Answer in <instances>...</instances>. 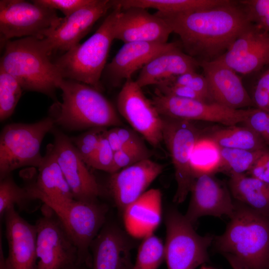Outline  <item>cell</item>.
Wrapping results in <instances>:
<instances>
[{
    "label": "cell",
    "instance_id": "cell-5",
    "mask_svg": "<svg viewBox=\"0 0 269 269\" xmlns=\"http://www.w3.org/2000/svg\"><path fill=\"white\" fill-rule=\"evenodd\" d=\"M120 8L114 5L91 37L54 62L63 79L86 84L100 91V79L112 42L115 39L114 27Z\"/></svg>",
    "mask_w": 269,
    "mask_h": 269
},
{
    "label": "cell",
    "instance_id": "cell-27",
    "mask_svg": "<svg viewBox=\"0 0 269 269\" xmlns=\"http://www.w3.org/2000/svg\"><path fill=\"white\" fill-rule=\"evenodd\" d=\"M229 187L240 203L264 215H269V184L245 174L230 176Z\"/></svg>",
    "mask_w": 269,
    "mask_h": 269
},
{
    "label": "cell",
    "instance_id": "cell-11",
    "mask_svg": "<svg viewBox=\"0 0 269 269\" xmlns=\"http://www.w3.org/2000/svg\"><path fill=\"white\" fill-rule=\"evenodd\" d=\"M162 118L163 142L171 156L177 183L173 200L181 203L190 193L195 179L191 156L199 134L192 121Z\"/></svg>",
    "mask_w": 269,
    "mask_h": 269
},
{
    "label": "cell",
    "instance_id": "cell-40",
    "mask_svg": "<svg viewBox=\"0 0 269 269\" xmlns=\"http://www.w3.org/2000/svg\"><path fill=\"white\" fill-rule=\"evenodd\" d=\"M174 83L189 87L203 95L210 102H212L206 79L204 75L200 74L196 71L186 72L165 83Z\"/></svg>",
    "mask_w": 269,
    "mask_h": 269
},
{
    "label": "cell",
    "instance_id": "cell-49",
    "mask_svg": "<svg viewBox=\"0 0 269 269\" xmlns=\"http://www.w3.org/2000/svg\"><path fill=\"white\" fill-rule=\"evenodd\" d=\"M200 269H214L212 268H210V267H206V266H203Z\"/></svg>",
    "mask_w": 269,
    "mask_h": 269
},
{
    "label": "cell",
    "instance_id": "cell-48",
    "mask_svg": "<svg viewBox=\"0 0 269 269\" xmlns=\"http://www.w3.org/2000/svg\"><path fill=\"white\" fill-rule=\"evenodd\" d=\"M87 268H88L85 266L76 265L69 267L68 268L66 269H87Z\"/></svg>",
    "mask_w": 269,
    "mask_h": 269
},
{
    "label": "cell",
    "instance_id": "cell-30",
    "mask_svg": "<svg viewBox=\"0 0 269 269\" xmlns=\"http://www.w3.org/2000/svg\"><path fill=\"white\" fill-rule=\"evenodd\" d=\"M221 164V147L210 137H199L191 156V168L195 178L219 171Z\"/></svg>",
    "mask_w": 269,
    "mask_h": 269
},
{
    "label": "cell",
    "instance_id": "cell-34",
    "mask_svg": "<svg viewBox=\"0 0 269 269\" xmlns=\"http://www.w3.org/2000/svg\"><path fill=\"white\" fill-rule=\"evenodd\" d=\"M33 200L27 187L17 185L12 177L6 176L0 182V216H3L5 212L15 205L22 204L27 200Z\"/></svg>",
    "mask_w": 269,
    "mask_h": 269
},
{
    "label": "cell",
    "instance_id": "cell-29",
    "mask_svg": "<svg viewBox=\"0 0 269 269\" xmlns=\"http://www.w3.org/2000/svg\"><path fill=\"white\" fill-rule=\"evenodd\" d=\"M210 137L221 147L248 150L266 149L264 140L247 126L219 129L213 132Z\"/></svg>",
    "mask_w": 269,
    "mask_h": 269
},
{
    "label": "cell",
    "instance_id": "cell-10",
    "mask_svg": "<svg viewBox=\"0 0 269 269\" xmlns=\"http://www.w3.org/2000/svg\"><path fill=\"white\" fill-rule=\"evenodd\" d=\"M42 214L34 224L37 269H66L79 265L77 248L54 211L44 204Z\"/></svg>",
    "mask_w": 269,
    "mask_h": 269
},
{
    "label": "cell",
    "instance_id": "cell-12",
    "mask_svg": "<svg viewBox=\"0 0 269 269\" xmlns=\"http://www.w3.org/2000/svg\"><path fill=\"white\" fill-rule=\"evenodd\" d=\"M150 100L161 117L218 123L229 127L244 123L253 110L233 109L215 103L180 98L156 91Z\"/></svg>",
    "mask_w": 269,
    "mask_h": 269
},
{
    "label": "cell",
    "instance_id": "cell-22",
    "mask_svg": "<svg viewBox=\"0 0 269 269\" xmlns=\"http://www.w3.org/2000/svg\"><path fill=\"white\" fill-rule=\"evenodd\" d=\"M133 241L117 225L105 223L90 246L92 269H132Z\"/></svg>",
    "mask_w": 269,
    "mask_h": 269
},
{
    "label": "cell",
    "instance_id": "cell-37",
    "mask_svg": "<svg viewBox=\"0 0 269 269\" xmlns=\"http://www.w3.org/2000/svg\"><path fill=\"white\" fill-rule=\"evenodd\" d=\"M251 22L269 33V0L238 1Z\"/></svg>",
    "mask_w": 269,
    "mask_h": 269
},
{
    "label": "cell",
    "instance_id": "cell-21",
    "mask_svg": "<svg viewBox=\"0 0 269 269\" xmlns=\"http://www.w3.org/2000/svg\"><path fill=\"white\" fill-rule=\"evenodd\" d=\"M212 102L239 110L254 105L237 73L218 59L200 62Z\"/></svg>",
    "mask_w": 269,
    "mask_h": 269
},
{
    "label": "cell",
    "instance_id": "cell-17",
    "mask_svg": "<svg viewBox=\"0 0 269 269\" xmlns=\"http://www.w3.org/2000/svg\"><path fill=\"white\" fill-rule=\"evenodd\" d=\"M217 59L236 73L259 71L269 64V33L252 23Z\"/></svg>",
    "mask_w": 269,
    "mask_h": 269
},
{
    "label": "cell",
    "instance_id": "cell-47",
    "mask_svg": "<svg viewBox=\"0 0 269 269\" xmlns=\"http://www.w3.org/2000/svg\"><path fill=\"white\" fill-rule=\"evenodd\" d=\"M257 84L264 88L269 94V68L262 74Z\"/></svg>",
    "mask_w": 269,
    "mask_h": 269
},
{
    "label": "cell",
    "instance_id": "cell-1",
    "mask_svg": "<svg viewBox=\"0 0 269 269\" xmlns=\"http://www.w3.org/2000/svg\"><path fill=\"white\" fill-rule=\"evenodd\" d=\"M156 15L178 34L185 53L198 60L210 61L224 54L251 24L241 5L232 0L217 6L178 14Z\"/></svg>",
    "mask_w": 269,
    "mask_h": 269
},
{
    "label": "cell",
    "instance_id": "cell-3",
    "mask_svg": "<svg viewBox=\"0 0 269 269\" xmlns=\"http://www.w3.org/2000/svg\"><path fill=\"white\" fill-rule=\"evenodd\" d=\"M225 232L215 237L217 249L232 255L249 269H269V218L242 204H236Z\"/></svg>",
    "mask_w": 269,
    "mask_h": 269
},
{
    "label": "cell",
    "instance_id": "cell-41",
    "mask_svg": "<svg viewBox=\"0 0 269 269\" xmlns=\"http://www.w3.org/2000/svg\"><path fill=\"white\" fill-rule=\"evenodd\" d=\"M247 126L259 134L269 145V113L254 108L244 122Z\"/></svg>",
    "mask_w": 269,
    "mask_h": 269
},
{
    "label": "cell",
    "instance_id": "cell-43",
    "mask_svg": "<svg viewBox=\"0 0 269 269\" xmlns=\"http://www.w3.org/2000/svg\"><path fill=\"white\" fill-rule=\"evenodd\" d=\"M156 91L163 95L210 102L203 95L183 85L167 83L156 86Z\"/></svg>",
    "mask_w": 269,
    "mask_h": 269
},
{
    "label": "cell",
    "instance_id": "cell-9",
    "mask_svg": "<svg viewBox=\"0 0 269 269\" xmlns=\"http://www.w3.org/2000/svg\"><path fill=\"white\" fill-rule=\"evenodd\" d=\"M62 17L56 10L32 1L0 0V43L12 38L47 37L60 24Z\"/></svg>",
    "mask_w": 269,
    "mask_h": 269
},
{
    "label": "cell",
    "instance_id": "cell-36",
    "mask_svg": "<svg viewBox=\"0 0 269 269\" xmlns=\"http://www.w3.org/2000/svg\"><path fill=\"white\" fill-rule=\"evenodd\" d=\"M150 152L144 143L132 145L114 153L111 174L132 165L145 159L150 158Z\"/></svg>",
    "mask_w": 269,
    "mask_h": 269
},
{
    "label": "cell",
    "instance_id": "cell-19",
    "mask_svg": "<svg viewBox=\"0 0 269 269\" xmlns=\"http://www.w3.org/2000/svg\"><path fill=\"white\" fill-rule=\"evenodd\" d=\"M190 192V201L184 216L193 225L203 216L230 217L235 211L236 204L230 192L212 174L196 177Z\"/></svg>",
    "mask_w": 269,
    "mask_h": 269
},
{
    "label": "cell",
    "instance_id": "cell-25",
    "mask_svg": "<svg viewBox=\"0 0 269 269\" xmlns=\"http://www.w3.org/2000/svg\"><path fill=\"white\" fill-rule=\"evenodd\" d=\"M37 168L36 181L27 186L33 200L60 204L74 199L50 144Z\"/></svg>",
    "mask_w": 269,
    "mask_h": 269
},
{
    "label": "cell",
    "instance_id": "cell-16",
    "mask_svg": "<svg viewBox=\"0 0 269 269\" xmlns=\"http://www.w3.org/2000/svg\"><path fill=\"white\" fill-rule=\"evenodd\" d=\"M114 7L113 0H95L71 15L62 17L58 26L42 39L49 55L66 52L79 44L93 25Z\"/></svg>",
    "mask_w": 269,
    "mask_h": 269
},
{
    "label": "cell",
    "instance_id": "cell-38",
    "mask_svg": "<svg viewBox=\"0 0 269 269\" xmlns=\"http://www.w3.org/2000/svg\"><path fill=\"white\" fill-rule=\"evenodd\" d=\"M106 136L114 152L132 145L144 143L133 131L120 127L107 130Z\"/></svg>",
    "mask_w": 269,
    "mask_h": 269
},
{
    "label": "cell",
    "instance_id": "cell-23",
    "mask_svg": "<svg viewBox=\"0 0 269 269\" xmlns=\"http://www.w3.org/2000/svg\"><path fill=\"white\" fill-rule=\"evenodd\" d=\"M178 43L131 42L125 43L105 69L111 83L116 86L131 79L134 73L141 69L153 57Z\"/></svg>",
    "mask_w": 269,
    "mask_h": 269
},
{
    "label": "cell",
    "instance_id": "cell-4",
    "mask_svg": "<svg viewBox=\"0 0 269 269\" xmlns=\"http://www.w3.org/2000/svg\"><path fill=\"white\" fill-rule=\"evenodd\" d=\"M4 45L0 68L13 76L23 90L53 97L63 78L42 39L26 37L9 40Z\"/></svg>",
    "mask_w": 269,
    "mask_h": 269
},
{
    "label": "cell",
    "instance_id": "cell-39",
    "mask_svg": "<svg viewBox=\"0 0 269 269\" xmlns=\"http://www.w3.org/2000/svg\"><path fill=\"white\" fill-rule=\"evenodd\" d=\"M102 136L99 147L87 165L95 169L111 173L115 152L106 136V131Z\"/></svg>",
    "mask_w": 269,
    "mask_h": 269
},
{
    "label": "cell",
    "instance_id": "cell-28",
    "mask_svg": "<svg viewBox=\"0 0 269 269\" xmlns=\"http://www.w3.org/2000/svg\"><path fill=\"white\" fill-rule=\"evenodd\" d=\"M227 0H119L115 5L122 9L130 7L152 8L163 14H178L212 8Z\"/></svg>",
    "mask_w": 269,
    "mask_h": 269
},
{
    "label": "cell",
    "instance_id": "cell-42",
    "mask_svg": "<svg viewBox=\"0 0 269 269\" xmlns=\"http://www.w3.org/2000/svg\"><path fill=\"white\" fill-rule=\"evenodd\" d=\"M95 0H35L32 1L44 6L59 10L68 16L78 10L91 4Z\"/></svg>",
    "mask_w": 269,
    "mask_h": 269
},
{
    "label": "cell",
    "instance_id": "cell-32",
    "mask_svg": "<svg viewBox=\"0 0 269 269\" xmlns=\"http://www.w3.org/2000/svg\"><path fill=\"white\" fill-rule=\"evenodd\" d=\"M22 88L11 75L0 68V120L3 121L13 113L21 97Z\"/></svg>",
    "mask_w": 269,
    "mask_h": 269
},
{
    "label": "cell",
    "instance_id": "cell-7",
    "mask_svg": "<svg viewBox=\"0 0 269 269\" xmlns=\"http://www.w3.org/2000/svg\"><path fill=\"white\" fill-rule=\"evenodd\" d=\"M59 218L76 246L79 264L92 268L91 245L106 223L108 206L98 201L73 199L63 203L45 202Z\"/></svg>",
    "mask_w": 269,
    "mask_h": 269
},
{
    "label": "cell",
    "instance_id": "cell-45",
    "mask_svg": "<svg viewBox=\"0 0 269 269\" xmlns=\"http://www.w3.org/2000/svg\"><path fill=\"white\" fill-rule=\"evenodd\" d=\"M252 100L256 108L269 113V94L258 84L255 88Z\"/></svg>",
    "mask_w": 269,
    "mask_h": 269
},
{
    "label": "cell",
    "instance_id": "cell-18",
    "mask_svg": "<svg viewBox=\"0 0 269 269\" xmlns=\"http://www.w3.org/2000/svg\"><path fill=\"white\" fill-rule=\"evenodd\" d=\"M163 168V165L148 158L111 174L108 189L119 211L123 212L146 191Z\"/></svg>",
    "mask_w": 269,
    "mask_h": 269
},
{
    "label": "cell",
    "instance_id": "cell-15",
    "mask_svg": "<svg viewBox=\"0 0 269 269\" xmlns=\"http://www.w3.org/2000/svg\"><path fill=\"white\" fill-rule=\"evenodd\" d=\"M8 254L0 243V269H37L36 231L34 225L22 218L12 206L3 215Z\"/></svg>",
    "mask_w": 269,
    "mask_h": 269
},
{
    "label": "cell",
    "instance_id": "cell-2",
    "mask_svg": "<svg viewBox=\"0 0 269 269\" xmlns=\"http://www.w3.org/2000/svg\"><path fill=\"white\" fill-rule=\"evenodd\" d=\"M58 88L62 101L50 108L55 124L69 131L119 127L122 122L112 104L94 87L63 79Z\"/></svg>",
    "mask_w": 269,
    "mask_h": 269
},
{
    "label": "cell",
    "instance_id": "cell-6",
    "mask_svg": "<svg viewBox=\"0 0 269 269\" xmlns=\"http://www.w3.org/2000/svg\"><path fill=\"white\" fill-rule=\"evenodd\" d=\"M55 125L48 117L35 123L5 126L0 135V179L22 167H38L43 157L40 152L42 141Z\"/></svg>",
    "mask_w": 269,
    "mask_h": 269
},
{
    "label": "cell",
    "instance_id": "cell-26",
    "mask_svg": "<svg viewBox=\"0 0 269 269\" xmlns=\"http://www.w3.org/2000/svg\"><path fill=\"white\" fill-rule=\"evenodd\" d=\"M123 212L125 228L129 236L144 239L153 234L161 220L160 191L158 189L147 190Z\"/></svg>",
    "mask_w": 269,
    "mask_h": 269
},
{
    "label": "cell",
    "instance_id": "cell-8",
    "mask_svg": "<svg viewBox=\"0 0 269 269\" xmlns=\"http://www.w3.org/2000/svg\"><path fill=\"white\" fill-rule=\"evenodd\" d=\"M165 260L168 269H195L209 260L208 249L214 238L201 236L193 224L177 209L171 207L165 215Z\"/></svg>",
    "mask_w": 269,
    "mask_h": 269
},
{
    "label": "cell",
    "instance_id": "cell-31",
    "mask_svg": "<svg viewBox=\"0 0 269 269\" xmlns=\"http://www.w3.org/2000/svg\"><path fill=\"white\" fill-rule=\"evenodd\" d=\"M266 150H248L221 147V164L220 170L228 173L230 176L249 172Z\"/></svg>",
    "mask_w": 269,
    "mask_h": 269
},
{
    "label": "cell",
    "instance_id": "cell-14",
    "mask_svg": "<svg viewBox=\"0 0 269 269\" xmlns=\"http://www.w3.org/2000/svg\"><path fill=\"white\" fill-rule=\"evenodd\" d=\"M51 132L54 137L53 142L50 143L52 149L74 199L85 202L98 201L102 194L101 188L70 138L55 127Z\"/></svg>",
    "mask_w": 269,
    "mask_h": 269
},
{
    "label": "cell",
    "instance_id": "cell-24",
    "mask_svg": "<svg viewBox=\"0 0 269 269\" xmlns=\"http://www.w3.org/2000/svg\"><path fill=\"white\" fill-rule=\"evenodd\" d=\"M198 66L199 62L183 52L178 43L150 60L141 69L135 81L141 88L148 85L156 86L186 72L196 71Z\"/></svg>",
    "mask_w": 269,
    "mask_h": 269
},
{
    "label": "cell",
    "instance_id": "cell-44",
    "mask_svg": "<svg viewBox=\"0 0 269 269\" xmlns=\"http://www.w3.org/2000/svg\"><path fill=\"white\" fill-rule=\"evenodd\" d=\"M250 176L269 184V151L267 149L249 171Z\"/></svg>",
    "mask_w": 269,
    "mask_h": 269
},
{
    "label": "cell",
    "instance_id": "cell-20",
    "mask_svg": "<svg viewBox=\"0 0 269 269\" xmlns=\"http://www.w3.org/2000/svg\"><path fill=\"white\" fill-rule=\"evenodd\" d=\"M172 32L166 22L145 8H120L114 27V36L124 43L149 42L167 43Z\"/></svg>",
    "mask_w": 269,
    "mask_h": 269
},
{
    "label": "cell",
    "instance_id": "cell-35",
    "mask_svg": "<svg viewBox=\"0 0 269 269\" xmlns=\"http://www.w3.org/2000/svg\"><path fill=\"white\" fill-rule=\"evenodd\" d=\"M106 128H94L70 138L82 160L87 165L97 151Z\"/></svg>",
    "mask_w": 269,
    "mask_h": 269
},
{
    "label": "cell",
    "instance_id": "cell-33",
    "mask_svg": "<svg viewBox=\"0 0 269 269\" xmlns=\"http://www.w3.org/2000/svg\"><path fill=\"white\" fill-rule=\"evenodd\" d=\"M164 260V244L152 234L143 239L132 269H157Z\"/></svg>",
    "mask_w": 269,
    "mask_h": 269
},
{
    "label": "cell",
    "instance_id": "cell-46",
    "mask_svg": "<svg viewBox=\"0 0 269 269\" xmlns=\"http://www.w3.org/2000/svg\"><path fill=\"white\" fill-rule=\"evenodd\" d=\"M233 269H249L241 261L235 256L228 254H223Z\"/></svg>",
    "mask_w": 269,
    "mask_h": 269
},
{
    "label": "cell",
    "instance_id": "cell-13",
    "mask_svg": "<svg viewBox=\"0 0 269 269\" xmlns=\"http://www.w3.org/2000/svg\"><path fill=\"white\" fill-rule=\"evenodd\" d=\"M119 113L152 146L158 147L162 139L163 120L150 100L132 79L123 85L117 99Z\"/></svg>",
    "mask_w": 269,
    "mask_h": 269
}]
</instances>
